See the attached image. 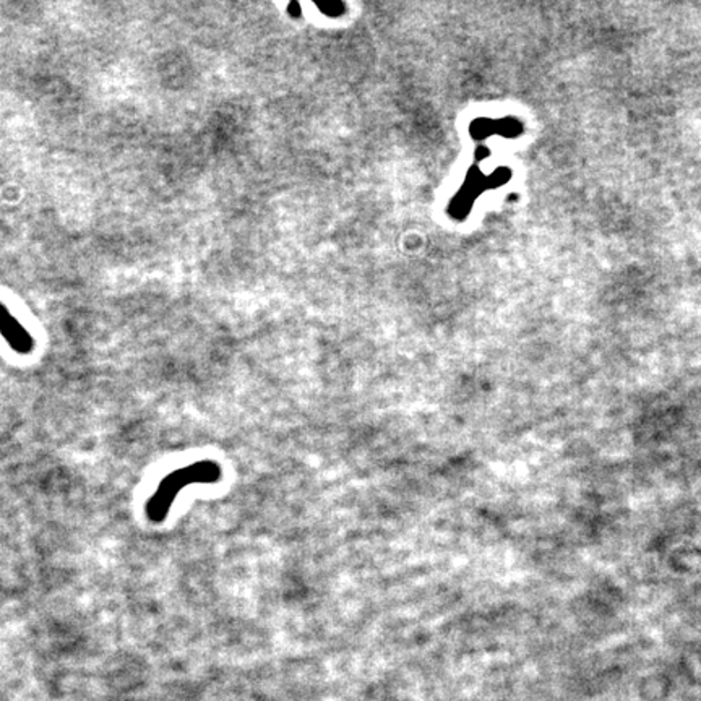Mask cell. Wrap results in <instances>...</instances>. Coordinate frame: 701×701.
<instances>
[{
  "label": "cell",
  "mask_w": 701,
  "mask_h": 701,
  "mask_svg": "<svg viewBox=\"0 0 701 701\" xmlns=\"http://www.w3.org/2000/svg\"><path fill=\"white\" fill-rule=\"evenodd\" d=\"M222 479V467L215 460H201L196 463L177 467L159 482L156 491L148 498L145 514L153 524L163 523L168 518L179 492L195 484H217Z\"/></svg>",
  "instance_id": "1"
}]
</instances>
